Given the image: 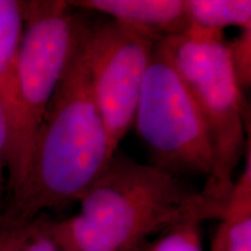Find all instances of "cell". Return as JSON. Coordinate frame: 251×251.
I'll return each mask as SVG.
<instances>
[{
  "label": "cell",
  "instance_id": "cell-1",
  "mask_svg": "<svg viewBox=\"0 0 251 251\" xmlns=\"http://www.w3.org/2000/svg\"><path fill=\"white\" fill-rule=\"evenodd\" d=\"M81 24L74 51L37 130L23 184L0 220L24 225L46 209L78 201L117 152L91 91Z\"/></svg>",
  "mask_w": 251,
  "mask_h": 251
},
{
  "label": "cell",
  "instance_id": "cell-2",
  "mask_svg": "<svg viewBox=\"0 0 251 251\" xmlns=\"http://www.w3.org/2000/svg\"><path fill=\"white\" fill-rule=\"evenodd\" d=\"M78 202L77 214L50 221L61 251H140L177 225L219 220L225 207L178 176L117 153Z\"/></svg>",
  "mask_w": 251,
  "mask_h": 251
},
{
  "label": "cell",
  "instance_id": "cell-3",
  "mask_svg": "<svg viewBox=\"0 0 251 251\" xmlns=\"http://www.w3.org/2000/svg\"><path fill=\"white\" fill-rule=\"evenodd\" d=\"M158 45L201 112L211 137L214 169L201 192L225 206L250 136L247 139L246 99L224 31L188 24Z\"/></svg>",
  "mask_w": 251,
  "mask_h": 251
},
{
  "label": "cell",
  "instance_id": "cell-4",
  "mask_svg": "<svg viewBox=\"0 0 251 251\" xmlns=\"http://www.w3.org/2000/svg\"><path fill=\"white\" fill-rule=\"evenodd\" d=\"M17 64V114L9 133L7 194L23 184L43 115L76 46L81 24L69 1H23Z\"/></svg>",
  "mask_w": 251,
  "mask_h": 251
},
{
  "label": "cell",
  "instance_id": "cell-5",
  "mask_svg": "<svg viewBox=\"0 0 251 251\" xmlns=\"http://www.w3.org/2000/svg\"><path fill=\"white\" fill-rule=\"evenodd\" d=\"M158 42L144 75L134 127L152 165L178 177L208 178L214 153L206 122Z\"/></svg>",
  "mask_w": 251,
  "mask_h": 251
},
{
  "label": "cell",
  "instance_id": "cell-6",
  "mask_svg": "<svg viewBox=\"0 0 251 251\" xmlns=\"http://www.w3.org/2000/svg\"><path fill=\"white\" fill-rule=\"evenodd\" d=\"M159 40L112 19L86 24L84 52L91 91L115 152L134 127L144 75Z\"/></svg>",
  "mask_w": 251,
  "mask_h": 251
},
{
  "label": "cell",
  "instance_id": "cell-7",
  "mask_svg": "<svg viewBox=\"0 0 251 251\" xmlns=\"http://www.w3.org/2000/svg\"><path fill=\"white\" fill-rule=\"evenodd\" d=\"M69 4L106 14L161 39L180 33L190 24L184 0H79Z\"/></svg>",
  "mask_w": 251,
  "mask_h": 251
},
{
  "label": "cell",
  "instance_id": "cell-8",
  "mask_svg": "<svg viewBox=\"0 0 251 251\" xmlns=\"http://www.w3.org/2000/svg\"><path fill=\"white\" fill-rule=\"evenodd\" d=\"M243 171L234 181L219 218L211 251H251V147L244 152Z\"/></svg>",
  "mask_w": 251,
  "mask_h": 251
},
{
  "label": "cell",
  "instance_id": "cell-9",
  "mask_svg": "<svg viewBox=\"0 0 251 251\" xmlns=\"http://www.w3.org/2000/svg\"><path fill=\"white\" fill-rule=\"evenodd\" d=\"M23 33V1L0 0V103L9 133L17 114V64Z\"/></svg>",
  "mask_w": 251,
  "mask_h": 251
},
{
  "label": "cell",
  "instance_id": "cell-10",
  "mask_svg": "<svg viewBox=\"0 0 251 251\" xmlns=\"http://www.w3.org/2000/svg\"><path fill=\"white\" fill-rule=\"evenodd\" d=\"M188 23L206 29L224 31L251 27L250 0H186Z\"/></svg>",
  "mask_w": 251,
  "mask_h": 251
},
{
  "label": "cell",
  "instance_id": "cell-11",
  "mask_svg": "<svg viewBox=\"0 0 251 251\" xmlns=\"http://www.w3.org/2000/svg\"><path fill=\"white\" fill-rule=\"evenodd\" d=\"M199 221H187L157 235L140 251H205Z\"/></svg>",
  "mask_w": 251,
  "mask_h": 251
},
{
  "label": "cell",
  "instance_id": "cell-12",
  "mask_svg": "<svg viewBox=\"0 0 251 251\" xmlns=\"http://www.w3.org/2000/svg\"><path fill=\"white\" fill-rule=\"evenodd\" d=\"M228 49L235 78L244 92L251 85V27L242 29L236 39L228 42Z\"/></svg>",
  "mask_w": 251,
  "mask_h": 251
},
{
  "label": "cell",
  "instance_id": "cell-13",
  "mask_svg": "<svg viewBox=\"0 0 251 251\" xmlns=\"http://www.w3.org/2000/svg\"><path fill=\"white\" fill-rule=\"evenodd\" d=\"M39 218L24 225L9 224L0 220V251H19L35 233Z\"/></svg>",
  "mask_w": 251,
  "mask_h": 251
},
{
  "label": "cell",
  "instance_id": "cell-14",
  "mask_svg": "<svg viewBox=\"0 0 251 251\" xmlns=\"http://www.w3.org/2000/svg\"><path fill=\"white\" fill-rule=\"evenodd\" d=\"M9 129L6 113L0 103V218L5 208V194L7 193Z\"/></svg>",
  "mask_w": 251,
  "mask_h": 251
},
{
  "label": "cell",
  "instance_id": "cell-15",
  "mask_svg": "<svg viewBox=\"0 0 251 251\" xmlns=\"http://www.w3.org/2000/svg\"><path fill=\"white\" fill-rule=\"evenodd\" d=\"M19 251H61L50 230L49 220H39L35 233Z\"/></svg>",
  "mask_w": 251,
  "mask_h": 251
}]
</instances>
